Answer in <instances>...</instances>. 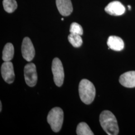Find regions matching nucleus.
Returning <instances> with one entry per match:
<instances>
[{
  "mask_svg": "<svg viewBox=\"0 0 135 135\" xmlns=\"http://www.w3.org/2000/svg\"><path fill=\"white\" fill-rule=\"evenodd\" d=\"M70 33L72 34H78L82 36L83 34V30L82 26L77 23H73L71 25L70 28Z\"/></svg>",
  "mask_w": 135,
  "mask_h": 135,
  "instance_id": "nucleus-16",
  "label": "nucleus"
},
{
  "mask_svg": "<svg viewBox=\"0 0 135 135\" xmlns=\"http://www.w3.org/2000/svg\"><path fill=\"white\" fill-rule=\"evenodd\" d=\"M107 45L109 47V49H110L116 51H122L124 48L123 40L121 38L115 36H111L109 37Z\"/></svg>",
  "mask_w": 135,
  "mask_h": 135,
  "instance_id": "nucleus-11",
  "label": "nucleus"
},
{
  "mask_svg": "<svg viewBox=\"0 0 135 135\" xmlns=\"http://www.w3.org/2000/svg\"><path fill=\"white\" fill-rule=\"evenodd\" d=\"M14 55V48L12 43H7L3 51L2 59L5 62L10 61L13 58Z\"/></svg>",
  "mask_w": 135,
  "mask_h": 135,
  "instance_id": "nucleus-12",
  "label": "nucleus"
},
{
  "mask_svg": "<svg viewBox=\"0 0 135 135\" xmlns=\"http://www.w3.org/2000/svg\"><path fill=\"white\" fill-rule=\"evenodd\" d=\"M68 40L75 48L81 47L83 44V40L81 35L78 34L70 33L68 36Z\"/></svg>",
  "mask_w": 135,
  "mask_h": 135,
  "instance_id": "nucleus-14",
  "label": "nucleus"
},
{
  "mask_svg": "<svg viewBox=\"0 0 135 135\" xmlns=\"http://www.w3.org/2000/svg\"><path fill=\"white\" fill-rule=\"evenodd\" d=\"M2 76L5 82L12 84L15 79V73L13 65L10 61L5 62L1 66Z\"/></svg>",
  "mask_w": 135,
  "mask_h": 135,
  "instance_id": "nucleus-7",
  "label": "nucleus"
},
{
  "mask_svg": "<svg viewBox=\"0 0 135 135\" xmlns=\"http://www.w3.org/2000/svg\"><path fill=\"white\" fill-rule=\"evenodd\" d=\"M3 4L5 11L9 13L14 12L18 7L15 0H3Z\"/></svg>",
  "mask_w": 135,
  "mask_h": 135,
  "instance_id": "nucleus-15",
  "label": "nucleus"
},
{
  "mask_svg": "<svg viewBox=\"0 0 135 135\" xmlns=\"http://www.w3.org/2000/svg\"><path fill=\"white\" fill-rule=\"evenodd\" d=\"M2 110V102H0V111L1 112Z\"/></svg>",
  "mask_w": 135,
  "mask_h": 135,
  "instance_id": "nucleus-17",
  "label": "nucleus"
},
{
  "mask_svg": "<svg viewBox=\"0 0 135 135\" xmlns=\"http://www.w3.org/2000/svg\"><path fill=\"white\" fill-rule=\"evenodd\" d=\"M25 82L30 87H34L37 82L38 75L36 67L33 63L27 64L24 68Z\"/></svg>",
  "mask_w": 135,
  "mask_h": 135,
  "instance_id": "nucleus-5",
  "label": "nucleus"
},
{
  "mask_svg": "<svg viewBox=\"0 0 135 135\" xmlns=\"http://www.w3.org/2000/svg\"><path fill=\"white\" fill-rule=\"evenodd\" d=\"M59 12L63 16H68L73 12V6L71 0H56Z\"/></svg>",
  "mask_w": 135,
  "mask_h": 135,
  "instance_id": "nucleus-9",
  "label": "nucleus"
},
{
  "mask_svg": "<svg viewBox=\"0 0 135 135\" xmlns=\"http://www.w3.org/2000/svg\"><path fill=\"white\" fill-rule=\"evenodd\" d=\"M52 71L55 84L58 87L62 86L64 80L65 75L62 63L59 58L54 59L52 65Z\"/></svg>",
  "mask_w": 135,
  "mask_h": 135,
  "instance_id": "nucleus-4",
  "label": "nucleus"
},
{
  "mask_svg": "<svg viewBox=\"0 0 135 135\" xmlns=\"http://www.w3.org/2000/svg\"><path fill=\"white\" fill-rule=\"evenodd\" d=\"M119 82L124 87L129 88L135 87V71H129L122 74Z\"/></svg>",
  "mask_w": 135,
  "mask_h": 135,
  "instance_id": "nucleus-10",
  "label": "nucleus"
},
{
  "mask_svg": "<svg viewBox=\"0 0 135 135\" xmlns=\"http://www.w3.org/2000/svg\"><path fill=\"white\" fill-rule=\"evenodd\" d=\"M63 120L64 112L61 108L55 107L49 112L47 122L54 132H58L61 129Z\"/></svg>",
  "mask_w": 135,
  "mask_h": 135,
  "instance_id": "nucleus-3",
  "label": "nucleus"
},
{
  "mask_svg": "<svg viewBox=\"0 0 135 135\" xmlns=\"http://www.w3.org/2000/svg\"><path fill=\"white\" fill-rule=\"evenodd\" d=\"M21 50L22 56L27 61L30 62L34 59L35 50L33 44L28 37H25L23 39Z\"/></svg>",
  "mask_w": 135,
  "mask_h": 135,
  "instance_id": "nucleus-6",
  "label": "nucleus"
},
{
  "mask_svg": "<svg viewBox=\"0 0 135 135\" xmlns=\"http://www.w3.org/2000/svg\"><path fill=\"white\" fill-rule=\"evenodd\" d=\"M100 123L103 129L108 135H117L119 127L115 116L110 111H103L100 115Z\"/></svg>",
  "mask_w": 135,
  "mask_h": 135,
  "instance_id": "nucleus-1",
  "label": "nucleus"
},
{
  "mask_svg": "<svg viewBox=\"0 0 135 135\" xmlns=\"http://www.w3.org/2000/svg\"><path fill=\"white\" fill-rule=\"evenodd\" d=\"M128 9L129 10H130L131 9V6H130V5H128Z\"/></svg>",
  "mask_w": 135,
  "mask_h": 135,
  "instance_id": "nucleus-18",
  "label": "nucleus"
},
{
  "mask_svg": "<svg viewBox=\"0 0 135 135\" xmlns=\"http://www.w3.org/2000/svg\"><path fill=\"white\" fill-rule=\"evenodd\" d=\"M76 132L78 135H94V134L87 123L85 122H81L78 124Z\"/></svg>",
  "mask_w": 135,
  "mask_h": 135,
  "instance_id": "nucleus-13",
  "label": "nucleus"
},
{
  "mask_svg": "<svg viewBox=\"0 0 135 135\" xmlns=\"http://www.w3.org/2000/svg\"><path fill=\"white\" fill-rule=\"evenodd\" d=\"M62 21H63V20H64V19H63V18H62Z\"/></svg>",
  "mask_w": 135,
  "mask_h": 135,
  "instance_id": "nucleus-19",
  "label": "nucleus"
},
{
  "mask_svg": "<svg viewBox=\"0 0 135 135\" xmlns=\"http://www.w3.org/2000/svg\"><path fill=\"white\" fill-rule=\"evenodd\" d=\"M79 93L80 99L87 105L91 104L96 96L95 87L92 82L87 79H83L79 84Z\"/></svg>",
  "mask_w": 135,
  "mask_h": 135,
  "instance_id": "nucleus-2",
  "label": "nucleus"
},
{
  "mask_svg": "<svg viewBox=\"0 0 135 135\" xmlns=\"http://www.w3.org/2000/svg\"><path fill=\"white\" fill-rule=\"evenodd\" d=\"M108 14L113 16H121L125 12V7L119 1H113L110 3L105 8Z\"/></svg>",
  "mask_w": 135,
  "mask_h": 135,
  "instance_id": "nucleus-8",
  "label": "nucleus"
}]
</instances>
